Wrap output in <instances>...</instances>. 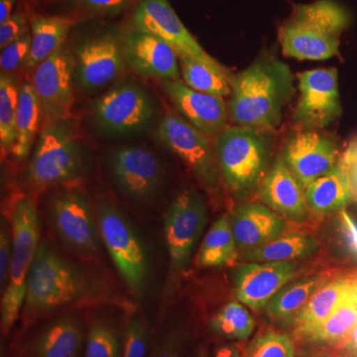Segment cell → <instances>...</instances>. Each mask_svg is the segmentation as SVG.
<instances>
[{
  "label": "cell",
  "instance_id": "cell-1",
  "mask_svg": "<svg viewBox=\"0 0 357 357\" xmlns=\"http://www.w3.org/2000/svg\"><path fill=\"white\" fill-rule=\"evenodd\" d=\"M112 305L132 309V303L105 281L41 241L26 282L23 317L34 321L66 307Z\"/></svg>",
  "mask_w": 357,
  "mask_h": 357
},
{
  "label": "cell",
  "instance_id": "cell-2",
  "mask_svg": "<svg viewBox=\"0 0 357 357\" xmlns=\"http://www.w3.org/2000/svg\"><path fill=\"white\" fill-rule=\"evenodd\" d=\"M229 114L237 126L271 131L280 124L284 107L294 93V77L288 65L262 55L229 77Z\"/></svg>",
  "mask_w": 357,
  "mask_h": 357
},
{
  "label": "cell",
  "instance_id": "cell-3",
  "mask_svg": "<svg viewBox=\"0 0 357 357\" xmlns=\"http://www.w3.org/2000/svg\"><path fill=\"white\" fill-rule=\"evenodd\" d=\"M349 16L333 0L294 6L279 29L282 50L298 60H328L340 54V38Z\"/></svg>",
  "mask_w": 357,
  "mask_h": 357
},
{
  "label": "cell",
  "instance_id": "cell-4",
  "mask_svg": "<svg viewBox=\"0 0 357 357\" xmlns=\"http://www.w3.org/2000/svg\"><path fill=\"white\" fill-rule=\"evenodd\" d=\"M271 134L262 129L232 126L217 134L215 153L227 187L248 194L265 177L272 148Z\"/></svg>",
  "mask_w": 357,
  "mask_h": 357
},
{
  "label": "cell",
  "instance_id": "cell-5",
  "mask_svg": "<svg viewBox=\"0 0 357 357\" xmlns=\"http://www.w3.org/2000/svg\"><path fill=\"white\" fill-rule=\"evenodd\" d=\"M13 255L8 284L1 300V332L7 335L20 319L26 296V282L39 248V217L31 198L21 196L11 210Z\"/></svg>",
  "mask_w": 357,
  "mask_h": 357
},
{
  "label": "cell",
  "instance_id": "cell-6",
  "mask_svg": "<svg viewBox=\"0 0 357 357\" xmlns=\"http://www.w3.org/2000/svg\"><path fill=\"white\" fill-rule=\"evenodd\" d=\"M84 170V157L76 130L68 119L45 122L28 167L27 178L35 190L75 180Z\"/></svg>",
  "mask_w": 357,
  "mask_h": 357
},
{
  "label": "cell",
  "instance_id": "cell-7",
  "mask_svg": "<svg viewBox=\"0 0 357 357\" xmlns=\"http://www.w3.org/2000/svg\"><path fill=\"white\" fill-rule=\"evenodd\" d=\"M100 238L134 297H142L149 278L146 249L132 223L115 204L100 201L96 206Z\"/></svg>",
  "mask_w": 357,
  "mask_h": 357
},
{
  "label": "cell",
  "instance_id": "cell-8",
  "mask_svg": "<svg viewBox=\"0 0 357 357\" xmlns=\"http://www.w3.org/2000/svg\"><path fill=\"white\" fill-rule=\"evenodd\" d=\"M156 138L160 145L184 161L208 191L220 190L222 172L206 134L184 117L168 114L160 122Z\"/></svg>",
  "mask_w": 357,
  "mask_h": 357
},
{
  "label": "cell",
  "instance_id": "cell-9",
  "mask_svg": "<svg viewBox=\"0 0 357 357\" xmlns=\"http://www.w3.org/2000/svg\"><path fill=\"white\" fill-rule=\"evenodd\" d=\"M208 220L203 197L192 190L178 192L164 220V232L172 273L184 271Z\"/></svg>",
  "mask_w": 357,
  "mask_h": 357
},
{
  "label": "cell",
  "instance_id": "cell-10",
  "mask_svg": "<svg viewBox=\"0 0 357 357\" xmlns=\"http://www.w3.org/2000/svg\"><path fill=\"white\" fill-rule=\"evenodd\" d=\"M51 218L56 234L70 252L86 259L98 255L100 229L83 192L72 190L54 197Z\"/></svg>",
  "mask_w": 357,
  "mask_h": 357
},
{
  "label": "cell",
  "instance_id": "cell-11",
  "mask_svg": "<svg viewBox=\"0 0 357 357\" xmlns=\"http://www.w3.org/2000/svg\"><path fill=\"white\" fill-rule=\"evenodd\" d=\"M300 98L294 121L307 130L328 128L342 114L337 70L325 68L306 70L299 76Z\"/></svg>",
  "mask_w": 357,
  "mask_h": 357
},
{
  "label": "cell",
  "instance_id": "cell-12",
  "mask_svg": "<svg viewBox=\"0 0 357 357\" xmlns=\"http://www.w3.org/2000/svg\"><path fill=\"white\" fill-rule=\"evenodd\" d=\"M93 116L105 132L123 136L149 126L153 119L154 107L139 86L121 84L96 100Z\"/></svg>",
  "mask_w": 357,
  "mask_h": 357
},
{
  "label": "cell",
  "instance_id": "cell-13",
  "mask_svg": "<svg viewBox=\"0 0 357 357\" xmlns=\"http://www.w3.org/2000/svg\"><path fill=\"white\" fill-rule=\"evenodd\" d=\"M132 25L134 30L165 42L178 57L190 56L208 64L220 65L185 27L168 0H140L134 9Z\"/></svg>",
  "mask_w": 357,
  "mask_h": 357
},
{
  "label": "cell",
  "instance_id": "cell-14",
  "mask_svg": "<svg viewBox=\"0 0 357 357\" xmlns=\"http://www.w3.org/2000/svg\"><path fill=\"white\" fill-rule=\"evenodd\" d=\"M76 65L72 54L65 48H61L35 70L32 86L45 122L69 119L74 102L73 79Z\"/></svg>",
  "mask_w": 357,
  "mask_h": 357
},
{
  "label": "cell",
  "instance_id": "cell-15",
  "mask_svg": "<svg viewBox=\"0 0 357 357\" xmlns=\"http://www.w3.org/2000/svg\"><path fill=\"white\" fill-rule=\"evenodd\" d=\"M109 168L116 187L133 201L153 198L165 178L159 159L139 146L116 148L110 156Z\"/></svg>",
  "mask_w": 357,
  "mask_h": 357
},
{
  "label": "cell",
  "instance_id": "cell-16",
  "mask_svg": "<svg viewBox=\"0 0 357 357\" xmlns=\"http://www.w3.org/2000/svg\"><path fill=\"white\" fill-rule=\"evenodd\" d=\"M282 158L305 189L332 171L342 157L340 146L332 137L305 129L288 138Z\"/></svg>",
  "mask_w": 357,
  "mask_h": 357
},
{
  "label": "cell",
  "instance_id": "cell-17",
  "mask_svg": "<svg viewBox=\"0 0 357 357\" xmlns=\"http://www.w3.org/2000/svg\"><path fill=\"white\" fill-rule=\"evenodd\" d=\"M77 77L82 88L93 91L114 81L126 66L122 39L102 33L84 40L76 50Z\"/></svg>",
  "mask_w": 357,
  "mask_h": 357
},
{
  "label": "cell",
  "instance_id": "cell-18",
  "mask_svg": "<svg viewBox=\"0 0 357 357\" xmlns=\"http://www.w3.org/2000/svg\"><path fill=\"white\" fill-rule=\"evenodd\" d=\"M298 273L291 262L248 263L234 272V296L241 304L259 311Z\"/></svg>",
  "mask_w": 357,
  "mask_h": 357
},
{
  "label": "cell",
  "instance_id": "cell-19",
  "mask_svg": "<svg viewBox=\"0 0 357 357\" xmlns=\"http://www.w3.org/2000/svg\"><path fill=\"white\" fill-rule=\"evenodd\" d=\"M122 47L126 64L136 74L180 81L177 53L162 40L132 29L124 35Z\"/></svg>",
  "mask_w": 357,
  "mask_h": 357
},
{
  "label": "cell",
  "instance_id": "cell-20",
  "mask_svg": "<svg viewBox=\"0 0 357 357\" xmlns=\"http://www.w3.org/2000/svg\"><path fill=\"white\" fill-rule=\"evenodd\" d=\"M161 86L185 121L206 135L218 134L227 128V109L220 96L195 91L173 79H162Z\"/></svg>",
  "mask_w": 357,
  "mask_h": 357
},
{
  "label": "cell",
  "instance_id": "cell-21",
  "mask_svg": "<svg viewBox=\"0 0 357 357\" xmlns=\"http://www.w3.org/2000/svg\"><path fill=\"white\" fill-rule=\"evenodd\" d=\"M303 189L284 159L279 158L260 183L259 197L263 203L289 220H302L307 215Z\"/></svg>",
  "mask_w": 357,
  "mask_h": 357
},
{
  "label": "cell",
  "instance_id": "cell-22",
  "mask_svg": "<svg viewBox=\"0 0 357 357\" xmlns=\"http://www.w3.org/2000/svg\"><path fill=\"white\" fill-rule=\"evenodd\" d=\"M237 248L251 250L281 236L285 222L258 203L241 204L230 218Z\"/></svg>",
  "mask_w": 357,
  "mask_h": 357
},
{
  "label": "cell",
  "instance_id": "cell-23",
  "mask_svg": "<svg viewBox=\"0 0 357 357\" xmlns=\"http://www.w3.org/2000/svg\"><path fill=\"white\" fill-rule=\"evenodd\" d=\"M357 287V272L328 279L294 316L296 335L307 337Z\"/></svg>",
  "mask_w": 357,
  "mask_h": 357
},
{
  "label": "cell",
  "instance_id": "cell-24",
  "mask_svg": "<svg viewBox=\"0 0 357 357\" xmlns=\"http://www.w3.org/2000/svg\"><path fill=\"white\" fill-rule=\"evenodd\" d=\"M81 321L74 316L54 319L32 345L33 357H79L83 347Z\"/></svg>",
  "mask_w": 357,
  "mask_h": 357
},
{
  "label": "cell",
  "instance_id": "cell-25",
  "mask_svg": "<svg viewBox=\"0 0 357 357\" xmlns=\"http://www.w3.org/2000/svg\"><path fill=\"white\" fill-rule=\"evenodd\" d=\"M305 199L307 208L319 215L342 210L352 202L349 175L342 161L305 188Z\"/></svg>",
  "mask_w": 357,
  "mask_h": 357
},
{
  "label": "cell",
  "instance_id": "cell-26",
  "mask_svg": "<svg viewBox=\"0 0 357 357\" xmlns=\"http://www.w3.org/2000/svg\"><path fill=\"white\" fill-rule=\"evenodd\" d=\"M29 23L31 49L24 66L31 69L63 48L75 20L67 16L35 15Z\"/></svg>",
  "mask_w": 357,
  "mask_h": 357
},
{
  "label": "cell",
  "instance_id": "cell-27",
  "mask_svg": "<svg viewBox=\"0 0 357 357\" xmlns=\"http://www.w3.org/2000/svg\"><path fill=\"white\" fill-rule=\"evenodd\" d=\"M318 249V241L314 236L289 234L277 237L259 248L246 251L244 257L249 262H291L311 256Z\"/></svg>",
  "mask_w": 357,
  "mask_h": 357
},
{
  "label": "cell",
  "instance_id": "cell-28",
  "mask_svg": "<svg viewBox=\"0 0 357 357\" xmlns=\"http://www.w3.org/2000/svg\"><path fill=\"white\" fill-rule=\"evenodd\" d=\"M41 115V107L32 84H23L20 89L16 117V142L11 152L16 161H23L29 154L38 131Z\"/></svg>",
  "mask_w": 357,
  "mask_h": 357
},
{
  "label": "cell",
  "instance_id": "cell-29",
  "mask_svg": "<svg viewBox=\"0 0 357 357\" xmlns=\"http://www.w3.org/2000/svg\"><path fill=\"white\" fill-rule=\"evenodd\" d=\"M237 249L230 218L223 215L213 222L204 236L198 253V263L202 267L232 264L238 255Z\"/></svg>",
  "mask_w": 357,
  "mask_h": 357
},
{
  "label": "cell",
  "instance_id": "cell-30",
  "mask_svg": "<svg viewBox=\"0 0 357 357\" xmlns=\"http://www.w3.org/2000/svg\"><path fill=\"white\" fill-rule=\"evenodd\" d=\"M181 75L189 88L208 95L230 96L229 77L222 66L211 65L190 56H178Z\"/></svg>",
  "mask_w": 357,
  "mask_h": 357
},
{
  "label": "cell",
  "instance_id": "cell-31",
  "mask_svg": "<svg viewBox=\"0 0 357 357\" xmlns=\"http://www.w3.org/2000/svg\"><path fill=\"white\" fill-rule=\"evenodd\" d=\"M356 323L357 287L307 338L317 344L337 347L349 337Z\"/></svg>",
  "mask_w": 357,
  "mask_h": 357
},
{
  "label": "cell",
  "instance_id": "cell-32",
  "mask_svg": "<svg viewBox=\"0 0 357 357\" xmlns=\"http://www.w3.org/2000/svg\"><path fill=\"white\" fill-rule=\"evenodd\" d=\"M328 279L312 276L284 286L265 307L268 314L276 319L295 316Z\"/></svg>",
  "mask_w": 357,
  "mask_h": 357
},
{
  "label": "cell",
  "instance_id": "cell-33",
  "mask_svg": "<svg viewBox=\"0 0 357 357\" xmlns=\"http://www.w3.org/2000/svg\"><path fill=\"white\" fill-rule=\"evenodd\" d=\"M210 328L218 337L243 342L255 332V319L241 302L232 301L211 318Z\"/></svg>",
  "mask_w": 357,
  "mask_h": 357
},
{
  "label": "cell",
  "instance_id": "cell-34",
  "mask_svg": "<svg viewBox=\"0 0 357 357\" xmlns=\"http://www.w3.org/2000/svg\"><path fill=\"white\" fill-rule=\"evenodd\" d=\"M20 89L13 77L6 73L0 76V147L2 156L13 152L16 142Z\"/></svg>",
  "mask_w": 357,
  "mask_h": 357
},
{
  "label": "cell",
  "instance_id": "cell-35",
  "mask_svg": "<svg viewBox=\"0 0 357 357\" xmlns=\"http://www.w3.org/2000/svg\"><path fill=\"white\" fill-rule=\"evenodd\" d=\"M121 356V340L116 328L105 319H96L89 326L84 357Z\"/></svg>",
  "mask_w": 357,
  "mask_h": 357
},
{
  "label": "cell",
  "instance_id": "cell-36",
  "mask_svg": "<svg viewBox=\"0 0 357 357\" xmlns=\"http://www.w3.org/2000/svg\"><path fill=\"white\" fill-rule=\"evenodd\" d=\"M244 357H295V347L287 335L267 331L251 342Z\"/></svg>",
  "mask_w": 357,
  "mask_h": 357
},
{
  "label": "cell",
  "instance_id": "cell-37",
  "mask_svg": "<svg viewBox=\"0 0 357 357\" xmlns=\"http://www.w3.org/2000/svg\"><path fill=\"white\" fill-rule=\"evenodd\" d=\"M149 328L143 319L132 317L126 324L121 357H146Z\"/></svg>",
  "mask_w": 357,
  "mask_h": 357
},
{
  "label": "cell",
  "instance_id": "cell-38",
  "mask_svg": "<svg viewBox=\"0 0 357 357\" xmlns=\"http://www.w3.org/2000/svg\"><path fill=\"white\" fill-rule=\"evenodd\" d=\"M31 32H28L24 36L1 49L0 67L2 73H13L21 65H24L31 49Z\"/></svg>",
  "mask_w": 357,
  "mask_h": 357
},
{
  "label": "cell",
  "instance_id": "cell-39",
  "mask_svg": "<svg viewBox=\"0 0 357 357\" xmlns=\"http://www.w3.org/2000/svg\"><path fill=\"white\" fill-rule=\"evenodd\" d=\"M72 6L89 13L116 15L132 3L133 0H70Z\"/></svg>",
  "mask_w": 357,
  "mask_h": 357
},
{
  "label": "cell",
  "instance_id": "cell-40",
  "mask_svg": "<svg viewBox=\"0 0 357 357\" xmlns=\"http://www.w3.org/2000/svg\"><path fill=\"white\" fill-rule=\"evenodd\" d=\"M28 32L29 25L24 14H13L3 24L0 25V47L3 49L7 45L24 36Z\"/></svg>",
  "mask_w": 357,
  "mask_h": 357
},
{
  "label": "cell",
  "instance_id": "cell-41",
  "mask_svg": "<svg viewBox=\"0 0 357 357\" xmlns=\"http://www.w3.org/2000/svg\"><path fill=\"white\" fill-rule=\"evenodd\" d=\"M11 255H13V236L9 232L6 222L1 223L0 230V288L3 294L7 287L10 269Z\"/></svg>",
  "mask_w": 357,
  "mask_h": 357
},
{
  "label": "cell",
  "instance_id": "cell-42",
  "mask_svg": "<svg viewBox=\"0 0 357 357\" xmlns=\"http://www.w3.org/2000/svg\"><path fill=\"white\" fill-rule=\"evenodd\" d=\"M182 338L177 332H169L155 344L151 357H180Z\"/></svg>",
  "mask_w": 357,
  "mask_h": 357
},
{
  "label": "cell",
  "instance_id": "cell-43",
  "mask_svg": "<svg viewBox=\"0 0 357 357\" xmlns=\"http://www.w3.org/2000/svg\"><path fill=\"white\" fill-rule=\"evenodd\" d=\"M340 161L344 164L347 175H349L352 202L357 204V140L354 141L345 150Z\"/></svg>",
  "mask_w": 357,
  "mask_h": 357
},
{
  "label": "cell",
  "instance_id": "cell-44",
  "mask_svg": "<svg viewBox=\"0 0 357 357\" xmlns=\"http://www.w3.org/2000/svg\"><path fill=\"white\" fill-rule=\"evenodd\" d=\"M342 222H344L345 236L349 239V244L357 255V225L345 213H342Z\"/></svg>",
  "mask_w": 357,
  "mask_h": 357
},
{
  "label": "cell",
  "instance_id": "cell-45",
  "mask_svg": "<svg viewBox=\"0 0 357 357\" xmlns=\"http://www.w3.org/2000/svg\"><path fill=\"white\" fill-rule=\"evenodd\" d=\"M215 357H241V349L236 344H225L218 347Z\"/></svg>",
  "mask_w": 357,
  "mask_h": 357
},
{
  "label": "cell",
  "instance_id": "cell-46",
  "mask_svg": "<svg viewBox=\"0 0 357 357\" xmlns=\"http://www.w3.org/2000/svg\"><path fill=\"white\" fill-rule=\"evenodd\" d=\"M16 0H0V25L11 16V11Z\"/></svg>",
  "mask_w": 357,
  "mask_h": 357
},
{
  "label": "cell",
  "instance_id": "cell-47",
  "mask_svg": "<svg viewBox=\"0 0 357 357\" xmlns=\"http://www.w3.org/2000/svg\"><path fill=\"white\" fill-rule=\"evenodd\" d=\"M342 351H323L319 352V354H316L314 357H357V356H354V354H349V352H347Z\"/></svg>",
  "mask_w": 357,
  "mask_h": 357
},
{
  "label": "cell",
  "instance_id": "cell-48",
  "mask_svg": "<svg viewBox=\"0 0 357 357\" xmlns=\"http://www.w3.org/2000/svg\"><path fill=\"white\" fill-rule=\"evenodd\" d=\"M196 357H204V356H203V354H199V356H196Z\"/></svg>",
  "mask_w": 357,
  "mask_h": 357
}]
</instances>
